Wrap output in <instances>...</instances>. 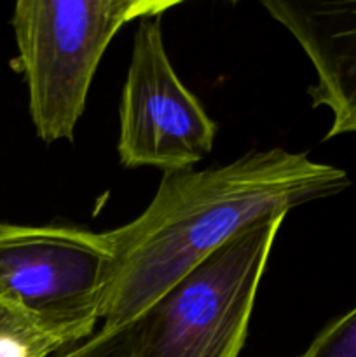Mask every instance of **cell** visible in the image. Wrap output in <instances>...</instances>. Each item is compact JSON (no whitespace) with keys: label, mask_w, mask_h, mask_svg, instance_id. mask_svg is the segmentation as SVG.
Segmentation results:
<instances>
[{"label":"cell","mask_w":356,"mask_h":357,"mask_svg":"<svg viewBox=\"0 0 356 357\" xmlns=\"http://www.w3.org/2000/svg\"><path fill=\"white\" fill-rule=\"evenodd\" d=\"M286 213L241 230L129 328V357H237Z\"/></svg>","instance_id":"3957f363"},{"label":"cell","mask_w":356,"mask_h":357,"mask_svg":"<svg viewBox=\"0 0 356 357\" xmlns=\"http://www.w3.org/2000/svg\"><path fill=\"white\" fill-rule=\"evenodd\" d=\"M177 0H20L13 24L35 132L72 142L105 51L122 26L164 16Z\"/></svg>","instance_id":"7a4b0ae2"},{"label":"cell","mask_w":356,"mask_h":357,"mask_svg":"<svg viewBox=\"0 0 356 357\" xmlns=\"http://www.w3.org/2000/svg\"><path fill=\"white\" fill-rule=\"evenodd\" d=\"M349 185L346 171L285 149L253 150L223 166L164 173L145 211L107 232L114 268L101 326L131 324L246 227L334 197Z\"/></svg>","instance_id":"6da1fadb"},{"label":"cell","mask_w":356,"mask_h":357,"mask_svg":"<svg viewBox=\"0 0 356 357\" xmlns=\"http://www.w3.org/2000/svg\"><path fill=\"white\" fill-rule=\"evenodd\" d=\"M52 357H129V328L101 326L86 340L63 349Z\"/></svg>","instance_id":"9c48e42d"},{"label":"cell","mask_w":356,"mask_h":357,"mask_svg":"<svg viewBox=\"0 0 356 357\" xmlns=\"http://www.w3.org/2000/svg\"><path fill=\"white\" fill-rule=\"evenodd\" d=\"M299 357H356V307L320 331Z\"/></svg>","instance_id":"ba28073f"},{"label":"cell","mask_w":356,"mask_h":357,"mask_svg":"<svg viewBox=\"0 0 356 357\" xmlns=\"http://www.w3.org/2000/svg\"><path fill=\"white\" fill-rule=\"evenodd\" d=\"M112 268L114 246L107 232L0 223V298L68 345L96 331Z\"/></svg>","instance_id":"277c9868"},{"label":"cell","mask_w":356,"mask_h":357,"mask_svg":"<svg viewBox=\"0 0 356 357\" xmlns=\"http://www.w3.org/2000/svg\"><path fill=\"white\" fill-rule=\"evenodd\" d=\"M66 347L59 335L0 298V357H52Z\"/></svg>","instance_id":"52a82bcc"},{"label":"cell","mask_w":356,"mask_h":357,"mask_svg":"<svg viewBox=\"0 0 356 357\" xmlns=\"http://www.w3.org/2000/svg\"><path fill=\"white\" fill-rule=\"evenodd\" d=\"M313 63V107L334 115L325 139L356 132V0H264Z\"/></svg>","instance_id":"8992f818"},{"label":"cell","mask_w":356,"mask_h":357,"mask_svg":"<svg viewBox=\"0 0 356 357\" xmlns=\"http://www.w3.org/2000/svg\"><path fill=\"white\" fill-rule=\"evenodd\" d=\"M163 16L136 23L121 98L119 160L163 173L191 169L213 150L216 122L175 72L164 45Z\"/></svg>","instance_id":"5b68a950"}]
</instances>
